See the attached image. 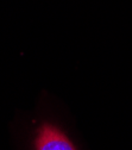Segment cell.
<instances>
[{"mask_svg": "<svg viewBox=\"0 0 132 150\" xmlns=\"http://www.w3.org/2000/svg\"><path fill=\"white\" fill-rule=\"evenodd\" d=\"M36 150H76L73 143L50 124H43L36 139Z\"/></svg>", "mask_w": 132, "mask_h": 150, "instance_id": "obj_1", "label": "cell"}]
</instances>
